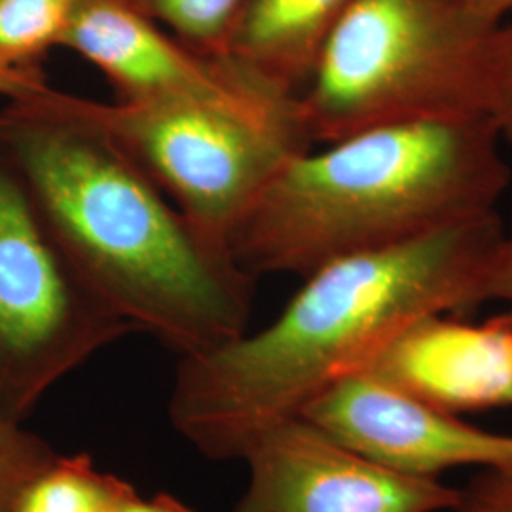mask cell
I'll list each match as a JSON object with an SVG mask.
<instances>
[{
    "label": "cell",
    "mask_w": 512,
    "mask_h": 512,
    "mask_svg": "<svg viewBox=\"0 0 512 512\" xmlns=\"http://www.w3.org/2000/svg\"><path fill=\"white\" fill-rule=\"evenodd\" d=\"M0 152L114 310L177 357L249 329L256 277L203 236L82 99L44 86L0 109Z\"/></svg>",
    "instance_id": "obj_1"
},
{
    "label": "cell",
    "mask_w": 512,
    "mask_h": 512,
    "mask_svg": "<svg viewBox=\"0 0 512 512\" xmlns=\"http://www.w3.org/2000/svg\"><path fill=\"white\" fill-rule=\"evenodd\" d=\"M503 234L490 211L323 264L268 327L179 359L169 420L205 458L243 459L262 431L300 416L414 323L480 306Z\"/></svg>",
    "instance_id": "obj_2"
},
{
    "label": "cell",
    "mask_w": 512,
    "mask_h": 512,
    "mask_svg": "<svg viewBox=\"0 0 512 512\" xmlns=\"http://www.w3.org/2000/svg\"><path fill=\"white\" fill-rule=\"evenodd\" d=\"M486 116L366 129L279 169L228 239L253 275L306 277L497 211L511 183Z\"/></svg>",
    "instance_id": "obj_3"
},
{
    "label": "cell",
    "mask_w": 512,
    "mask_h": 512,
    "mask_svg": "<svg viewBox=\"0 0 512 512\" xmlns=\"http://www.w3.org/2000/svg\"><path fill=\"white\" fill-rule=\"evenodd\" d=\"M499 23L469 0H353L298 95L311 145L484 116V61Z\"/></svg>",
    "instance_id": "obj_4"
},
{
    "label": "cell",
    "mask_w": 512,
    "mask_h": 512,
    "mask_svg": "<svg viewBox=\"0 0 512 512\" xmlns=\"http://www.w3.org/2000/svg\"><path fill=\"white\" fill-rule=\"evenodd\" d=\"M133 330L78 272L0 152V418L23 423L52 385Z\"/></svg>",
    "instance_id": "obj_5"
},
{
    "label": "cell",
    "mask_w": 512,
    "mask_h": 512,
    "mask_svg": "<svg viewBox=\"0 0 512 512\" xmlns=\"http://www.w3.org/2000/svg\"><path fill=\"white\" fill-rule=\"evenodd\" d=\"M80 99L184 217L224 247L279 169L313 147L298 97L293 105L266 114Z\"/></svg>",
    "instance_id": "obj_6"
},
{
    "label": "cell",
    "mask_w": 512,
    "mask_h": 512,
    "mask_svg": "<svg viewBox=\"0 0 512 512\" xmlns=\"http://www.w3.org/2000/svg\"><path fill=\"white\" fill-rule=\"evenodd\" d=\"M61 48L105 74L122 103H186L266 114L298 97L258 84L228 59L194 52L131 0H78Z\"/></svg>",
    "instance_id": "obj_7"
},
{
    "label": "cell",
    "mask_w": 512,
    "mask_h": 512,
    "mask_svg": "<svg viewBox=\"0 0 512 512\" xmlns=\"http://www.w3.org/2000/svg\"><path fill=\"white\" fill-rule=\"evenodd\" d=\"M249 484L234 512H450L458 488L401 475L294 416L245 452Z\"/></svg>",
    "instance_id": "obj_8"
},
{
    "label": "cell",
    "mask_w": 512,
    "mask_h": 512,
    "mask_svg": "<svg viewBox=\"0 0 512 512\" xmlns=\"http://www.w3.org/2000/svg\"><path fill=\"white\" fill-rule=\"evenodd\" d=\"M300 416L401 475L437 480L463 467L512 471V435L469 425L366 372L329 385Z\"/></svg>",
    "instance_id": "obj_9"
},
{
    "label": "cell",
    "mask_w": 512,
    "mask_h": 512,
    "mask_svg": "<svg viewBox=\"0 0 512 512\" xmlns=\"http://www.w3.org/2000/svg\"><path fill=\"white\" fill-rule=\"evenodd\" d=\"M361 372L458 416L512 406L511 311L480 325L425 317Z\"/></svg>",
    "instance_id": "obj_10"
},
{
    "label": "cell",
    "mask_w": 512,
    "mask_h": 512,
    "mask_svg": "<svg viewBox=\"0 0 512 512\" xmlns=\"http://www.w3.org/2000/svg\"><path fill=\"white\" fill-rule=\"evenodd\" d=\"M353 0H247L226 55L258 84L300 95L325 38Z\"/></svg>",
    "instance_id": "obj_11"
},
{
    "label": "cell",
    "mask_w": 512,
    "mask_h": 512,
    "mask_svg": "<svg viewBox=\"0 0 512 512\" xmlns=\"http://www.w3.org/2000/svg\"><path fill=\"white\" fill-rule=\"evenodd\" d=\"M135 488L99 471L86 454L61 456L29 482L12 512H110Z\"/></svg>",
    "instance_id": "obj_12"
},
{
    "label": "cell",
    "mask_w": 512,
    "mask_h": 512,
    "mask_svg": "<svg viewBox=\"0 0 512 512\" xmlns=\"http://www.w3.org/2000/svg\"><path fill=\"white\" fill-rule=\"evenodd\" d=\"M78 0H0V76L46 78L42 61L61 48Z\"/></svg>",
    "instance_id": "obj_13"
},
{
    "label": "cell",
    "mask_w": 512,
    "mask_h": 512,
    "mask_svg": "<svg viewBox=\"0 0 512 512\" xmlns=\"http://www.w3.org/2000/svg\"><path fill=\"white\" fill-rule=\"evenodd\" d=\"M188 48L222 59L247 0H131Z\"/></svg>",
    "instance_id": "obj_14"
},
{
    "label": "cell",
    "mask_w": 512,
    "mask_h": 512,
    "mask_svg": "<svg viewBox=\"0 0 512 512\" xmlns=\"http://www.w3.org/2000/svg\"><path fill=\"white\" fill-rule=\"evenodd\" d=\"M57 458L46 440L0 418V512H12L19 494Z\"/></svg>",
    "instance_id": "obj_15"
},
{
    "label": "cell",
    "mask_w": 512,
    "mask_h": 512,
    "mask_svg": "<svg viewBox=\"0 0 512 512\" xmlns=\"http://www.w3.org/2000/svg\"><path fill=\"white\" fill-rule=\"evenodd\" d=\"M484 116L512 143V23L495 27L484 61Z\"/></svg>",
    "instance_id": "obj_16"
},
{
    "label": "cell",
    "mask_w": 512,
    "mask_h": 512,
    "mask_svg": "<svg viewBox=\"0 0 512 512\" xmlns=\"http://www.w3.org/2000/svg\"><path fill=\"white\" fill-rule=\"evenodd\" d=\"M450 512H512V471H478L458 488V501Z\"/></svg>",
    "instance_id": "obj_17"
},
{
    "label": "cell",
    "mask_w": 512,
    "mask_h": 512,
    "mask_svg": "<svg viewBox=\"0 0 512 512\" xmlns=\"http://www.w3.org/2000/svg\"><path fill=\"white\" fill-rule=\"evenodd\" d=\"M512 302V230L503 234L494 258L484 274L478 302Z\"/></svg>",
    "instance_id": "obj_18"
},
{
    "label": "cell",
    "mask_w": 512,
    "mask_h": 512,
    "mask_svg": "<svg viewBox=\"0 0 512 512\" xmlns=\"http://www.w3.org/2000/svg\"><path fill=\"white\" fill-rule=\"evenodd\" d=\"M110 512H194L186 507L183 501L167 494H156L150 499H143L141 495H129L120 505H116Z\"/></svg>",
    "instance_id": "obj_19"
},
{
    "label": "cell",
    "mask_w": 512,
    "mask_h": 512,
    "mask_svg": "<svg viewBox=\"0 0 512 512\" xmlns=\"http://www.w3.org/2000/svg\"><path fill=\"white\" fill-rule=\"evenodd\" d=\"M44 86H48L46 78H8V76H0V95H4L6 99L25 95V93L37 92V90H42Z\"/></svg>",
    "instance_id": "obj_20"
},
{
    "label": "cell",
    "mask_w": 512,
    "mask_h": 512,
    "mask_svg": "<svg viewBox=\"0 0 512 512\" xmlns=\"http://www.w3.org/2000/svg\"><path fill=\"white\" fill-rule=\"evenodd\" d=\"M480 12L492 18L505 21V16L512 12V0H469Z\"/></svg>",
    "instance_id": "obj_21"
}]
</instances>
